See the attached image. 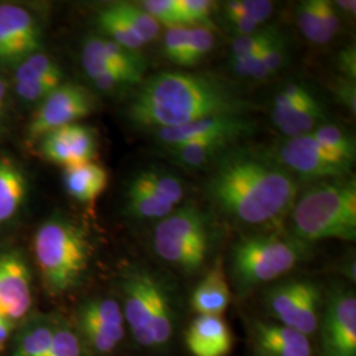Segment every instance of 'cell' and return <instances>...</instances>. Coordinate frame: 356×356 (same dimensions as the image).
I'll return each mask as SVG.
<instances>
[{"label": "cell", "mask_w": 356, "mask_h": 356, "mask_svg": "<svg viewBox=\"0 0 356 356\" xmlns=\"http://www.w3.org/2000/svg\"><path fill=\"white\" fill-rule=\"evenodd\" d=\"M235 143L238 141L225 138H213L191 141L172 148H164V151L173 163L193 170L213 165L223 153L234 147Z\"/></svg>", "instance_id": "cell-24"}, {"label": "cell", "mask_w": 356, "mask_h": 356, "mask_svg": "<svg viewBox=\"0 0 356 356\" xmlns=\"http://www.w3.org/2000/svg\"><path fill=\"white\" fill-rule=\"evenodd\" d=\"M33 250L40 275L51 296L73 291L89 270L94 247L89 234L76 220L53 216L35 234Z\"/></svg>", "instance_id": "cell-6"}, {"label": "cell", "mask_w": 356, "mask_h": 356, "mask_svg": "<svg viewBox=\"0 0 356 356\" xmlns=\"http://www.w3.org/2000/svg\"><path fill=\"white\" fill-rule=\"evenodd\" d=\"M337 69L341 73V76H346L348 79H356V49L354 45L346 47L344 49L338 53L337 60Z\"/></svg>", "instance_id": "cell-46"}, {"label": "cell", "mask_w": 356, "mask_h": 356, "mask_svg": "<svg viewBox=\"0 0 356 356\" xmlns=\"http://www.w3.org/2000/svg\"><path fill=\"white\" fill-rule=\"evenodd\" d=\"M331 91L337 99L351 114L356 113V85L355 81L346 76H337L330 86Z\"/></svg>", "instance_id": "cell-44"}, {"label": "cell", "mask_w": 356, "mask_h": 356, "mask_svg": "<svg viewBox=\"0 0 356 356\" xmlns=\"http://www.w3.org/2000/svg\"><path fill=\"white\" fill-rule=\"evenodd\" d=\"M122 312L136 344L164 354L177 334L176 298L168 281L151 268L129 266L120 277Z\"/></svg>", "instance_id": "cell-3"}, {"label": "cell", "mask_w": 356, "mask_h": 356, "mask_svg": "<svg viewBox=\"0 0 356 356\" xmlns=\"http://www.w3.org/2000/svg\"><path fill=\"white\" fill-rule=\"evenodd\" d=\"M115 13H118L131 29L138 35V38L145 44L152 42L160 35V24L153 19L149 13H145L139 4L129 1H116L110 4Z\"/></svg>", "instance_id": "cell-28"}, {"label": "cell", "mask_w": 356, "mask_h": 356, "mask_svg": "<svg viewBox=\"0 0 356 356\" xmlns=\"http://www.w3.org/2000/svg\"><path fill=\"white\" fill-rule=\"evenodd\" d=\"M231 302V289L220 259L207 270L191 293V307L197 316L222 317Z\"/></svg>", "instance_id": "cell-20"}, {"label": "cell", "mask_w": 356, "mask_h": 356, "mask_svg": "<svg viewBox=\"0 0 356 356\" xmlns=\"http://www.w3.org/2000/svg\"><path fill=\"white\" fill-rule=\"evenodd\" d=\"M321 356H356L355 291L337 282L323 294L319 319Z\"/></svg>", "instance_id": "cell-9"}, {"label": "cell", "mask_w": 356, "mask_h": 356, "mask_svg": "<svg viewBox=\"0 0 356 356\" xmlns=\"http://www.w3.org/2000/svg\"><path fill=\"white\" fill-rule=\"evenodd\" d=\"M139 6L145 13H149L160 26L168 28L188 26L178 6V0H145L139 3Z\"/></svg>", "instance_id": "cell-38"}, {"label": "cell", "mask_w": 356, "mask_h": 356, "mask_svg": "<svg viewBox=\"0 0 356 356\" xmlns=\"http://www.w3.org/2000/svg\"><path fill=\"white\" fill-rule=\"evenodd\" d=\"M124 207L128 216L138 220H161L169 216L176 206L169 204L156 193L147 191L129 181L124 191Z\"/></svg>", "instance_id": "cell-25"}, {"label": "cell", "mask_w": 356, "mask_h": 356, "mask_svg": "<svg viewBox=\"0 0 356 356\" xmlns=\"http://www.w3.org/2000/svg\"><path fill=\"white\" fill-rule=\"evenodd\" d=\"M319 144L350 163H355L356 144L354 138L339 126L326 123L310 134Z\"/></svg>", "instance_id": "cell-30"}, {"label": "cell", "mask_w": 356, "mask_h": 356, "mask_svg": "<svg viewBox=\"0 0 356 356\" xmlns=\"http://www.w3.org/2000/svg\"><path fill=\"white\" fill-rule=\"evenodd\" d=\"M323 294L317 281L291 279L266 289L263 304L273 322L313 338L318 331Z\"/></svg>", "instance_id": "cell-8"}, {"label": "cell", "mask_w": 356, "mask_h": 356, "mask_svg": "<svg viewBox=\"0 0 356 356\" xmlns=\"http://www.w3.org/2000/svg\"><path fill=\"white\" fill-rule=\"evenodd\" d=\"M317 7H318L319 19H321L323 33L327 38V41L330 42L341 28L339 15L335 10V7L332 6V1L329 0H317Z\"/></svg>", "instance_id": "cell-45"}, {"label": "cell", "mask_w": 356, "mask_h": 356, "mask_svg": "<svg viewBox=\"0 0 356 356\" xmlns=\"http://www.w3.org/2000/svg\"><path fill=\"white\" fill-rule=\"evenodd\" d=\"M64 83V72H56L48 76H40L31 81L17 82L16 94L17 97L28 103L42 102L51 91Z\"/></svg>", "instance_id": "cell-33"}, {"label": "cell", "mask_w": 356, "mask_h": 356, "mask_svg": "<svg viewBox=\"0 0 356 356\" xmlns=\"http://www.w3.org/2000/svg\"><path fill=\"white\" fill-rule=\"evenodd\" d=\"M60 70L63 69L51 57L38 51L17 64L16 72H15V82L17 83V82L31 81V79L48 76Z\"/></svg>", "instance_id": "cell-36"}, {"label": "cell", "mask_w": 356, "mask_h": 356, "mask_svg": "<svg viewBox=\"0 0 356 356\" xmlns=\"http://www.w3.org/2000/svg\"><path fill=\"white\" fill-rule=\"evenodd\" d=\"M129 181L139 185L147 191H153L161 198H164L169 204L178 207L185 198V185L181 178L173 173L159 169L148 168L138 172Z\"/></svg>", "instance_id": "cell-26"}, {"label": "cell", "mask_w": 356, "mask_h": 356, "mask_svg": "<svg viewBox=\"0 0 356 356\" xmlns=\"http://www.w3.org/2000/svg\"><path fill=\"white\" fill-rule=\"evenodd\" d=\"M144 81V72L131 69H111L91 79L94 86L103 92H110L115 90L124 89L140 85Z\"/></svg>", "instance_id": "cell-37"}, {"label": "cell", "mask_w": 356, "mask_h": 356, "mask_svg": "<svg viewBox=\"0 0 356 356\" xmlns=\"http://www.w3.org/2000/svg\"><path fill=\"white\" fill-rule=\"evenodd\" d=\"M257 124L250 116H220L201 119L178 127L152 131L153 138L164 148L177 147L191 141L225 138L239 141L252 136Z\"/></svg>", "instance_id": "cell-15"}, {"label": "cell", "mask_w": 356, "mask_h": 356, "mask_svg": "<svg viewBox=\"0 0 356 356\" xmlns=\"http://www.w3.org/2000/svg\"><path fill=\"white\" fill-rule=\"evenodd\" d=\"M185 344L191 356H229L234 335L223 317L197 316L185 331Z\"/></svg>", "instance_id": "cell-19"}, {"label": "cell", "mask_w": 356, "mask_h": 356, "mask_svg": "<svg viewBox=\"0 0 356 356\" xmlns=\"http://www.w3.org/2000/svg\"><path fill=\"white\" fill-rule=\"evenodd\" d=\"M98 147L97 131L79 123L57 128L38 140L40 154L51 164L64 168L94 161Z\"/></svg>", "instance_id": "cell-14"}, {"label": "cell", "mask_w": 356, "mask_h": 356, "mask_svg": "<svg viewBox=\"0 0 356 356\" xmlns=\"http://www.w3.org/2000/svg\"><path fill=\"white\" fill-rule=\"evenodd\" d=\"M300 181L270 151L232 147L213 164L204 193L216 210L243 226L279 229L291 214Z\"/></svg>", "instance_id": "cell-1"}, {"label": "cell", "mask_w": 356, "mask_h": 356, "mask_svg": "<svg viewBox=\"0 0 356 356\" xmlns=\"http://www.w3.org/2000/svg\"><path fill=\"white\" fill-rule=\"evenodd\" d=\"M0 316H3V317H7L6 316V312H4V309H3V306L0 305Z\"/></svg>", "instance_id": "cell-51"}, {"label": "cell", "mask_w": 356, "mask_h": 356, "mask_svg": "<svg viewBox=\"0 0 356 356\" xmlns=\"http://www.w3.org/2000/svg\"><path fill=\"white\" fill-rule=\"evenodd\" d=\"M312 248L313 245L279 229L245 235L229 251V280L244 297L305 263Z\"/></svg>", "instance_id": "cell-5"}, {"label": "cell", "mask_w": 356, "mask_h": 356, "mask_svg": "<svg viewBox=\"0 0 356 356\" xmlns=\"http://www.w3.org/2000/svg\"><path fill=\"white\" fill-rule=\"evenodd\" d=\"M40 48L36 17L22 6L0 4V65H17Z\"/></svg>", "instance_id": "cell-13"}, {"label": "cell", "mask_w": 356, "mask_h": 356, "mask_svg": "<svg viewBox=\"0 0 356 356\" xmlns=\"http://www.w3.org/2000/svg\"><path fill=\"white\" fill-rule=\"evenodd\" d=\"M272 154L298 181L319 182L351 176L353 163L331 152L310 134L285 139Z\"/></svg>", "instance_id": "cell-10"}, {"label": "cell", "mask_w": 356, "mask_h": 356, "mask_svg": "<svg viewBox=\"0 0 356 356\" xmlns=\"http://www.w3.org/2000/svg\"><path fill=\"white\" fill-rule=\"evenodd\" d=\"M0 305L7 318H24L32 305L31 273L19 254H0Z\"/></svg>", "instance_id": "cell-17"}, {"label": "cell", "mask_w": 356, "mask_h": 356, "mask_svg": "<svg viewBox=\"0 0 356 356\" xmlns=\"http://www.w3.org/2000/svg\"><path fill=\"white\" fill-rule=\"evenodd\" d=\"M47 356H85V346L72 326L64 322H56L51 348Z\"/></svg>", "instance_id": "cell-35"}, {"label": "cell", "mask_w": 356, "mask_h": 356, "mask_svg": "<svg viewBox=\"0 0 356 356\" xmlns=\"http://www.w3.org/2000/svg\"><path fill=\"white\" fill-rule=\"evenodd\" d=\"M178 6L189 26H202L211 31L214 3L210 0H178Z\"/></svg>", "instance_id": "cell-42"}, {"label": "cell", "mask_w": 356, "mask_h": 356, "mask_svg": "<svg viewBox=\"0 0 356 356\" xmlns=\"http://www.w3.org/2000/svg\"><path fill=\"white\" fill-rule=\"evenodd\" d=\"M213 247L211 220L195 202L178 206L159 220L153 231L154 254L186 275H194L206 266Z\"/></svg>", "instance_id": "cell-7"}, {"label": "cell", "mask_w": 356, "mask_h": 356, "mask_svg": "<svg viewBox=\"0 0 356 356\" xmlns=\"http://www.w3.org/2000/svg\"><path fill=\"white\" fill-rule=\"evenodd\" d=\"M297 26L301 33L313 44H327V38L323 33L319 19L317 0L301 1L297 7Z\"/></svg>", "instance_id": "cell-34"}, {"label": "cell", "mask_w": 356, "mask_h": 356, "mask_svg": "<svg viewBox=\"0 0 356 356\" xmlns=\"http://www.w3.org/2000/svg\"><path fill=\"white\" fill-rule=\"evenodd\" d=\"M288 54L286 40L281 35L267 49L261 51L254 60L252 74L250 78L254 81H266L275 76L285 64Z\"/></svg>", "instance_id": "cell-32"}, {"label": "cell", "mask_w": 356, "mask_h": 356, "mask_svg": "<svg viewBox=\"0 0 356 356\" xmlns=\"http://www.w3.org/2000/svg\"><path fill=\"white\" fill-rule=\"evenodd\" d=\"M222 10L243 15L257 26H261L272 16L275 3L268 0H229L223 4Z\"/></svg>", "instance_id": "cell-39"}, {"label": "cell", "mask_w": 356, "mask_h": 356, "mask_svg": "<svg viewBox=\"0 0 356 356\" xmlns=\"http://www.w3.org/2000/svg\"><path fill=\"white\" fill-rule=\"evenodd\" d=\"M81 64L90 79L111 69H131L145 73V61L139 51H128L110 38L91 36L86 38Z\"/></svg>", "instance_id": "cell-18"}, {"label": "cell", "mask_w": 356, "mask_h": 356, "mask_svg": "<svg viewBox=\"0 0 356 356\" xmlns=\"http://www.w3.org/2000/svg\"><path fill=\"white\" fill-rule=\"evenodd\" d=\"M95 97L76 83H63L42 101L28 126L29 141H38L57 128L74 124L95 110Z\"/></svg>", "instance_id": "cell-12"}, {"label": "cell", "mask_w": 356, "mask_h": 356, "mask_svg": "<svg viewBox=\"0 0 356 356\" xmlns=\"http://www.w3.org/2000/svg\"><path fill=\"white\" fill-rule=\"evenodd\" d=\"M257 106L211 73L161 72L143 81L128 102V120L140 129L178 127L201 119L248 116Z\"/></svg>", "instance_id": "cell-2"}, {"label": "cell", "mask_w": 356, "mask_h": 356, "mask_svg": "<svg viewBox=\"0 0 356 356\" xmlns=\"http://www.w3.org/2000/svg\"><path fill=\"white\" fill-rule=\"evenodd\" d=\"M272 122L286 139L309 135L327 123V114L322 103H310L300 107L272 108Z\"/></svg>", "instance_id": "cell-23"}, {"label": "cell", "mask_w": 356, "mask_h": 356, "mask_svg": "<svg viewBox=\"0 0 356 356\" xmlns=\"http://www.w3.org/2000/svg\"><path fill=\"white\" fill-rule=\"evenodd\" d=\"M216 47L214 33L202 26H191L189 47L185 57L184 67H191L200 64Z\"/></svg>", "instance_id": "cell-40"}, {"label": "cell", "mask_w": 356, "mask_h": 356, "mask_svg": "<svg viewBox=\"0 0 356 356\" xmlns=\"http://www.w3.org/2000/svg\"><path fill=\"white\" fill-rule=\"evenodd\" d=\"M289 216V234L306 244L327 239L355 242V177L316 182L297 197Z\"/></svg>", "instance_id": "cell-4"}, {"label": "cell", "mask_w": 356, "mask_h": 356, "mask_svg": "<svg viewBox=\"0 0 356 356\" xmlns=\"http://www.w3.org/2000/svg\"><path fill=\"white\" fill-rule=\"evenodd\" d=\"M56 321L41 318L29 322L15 342V356H47L51 348Z\"/></svg>", "instance_id": "cell-27"}, {"label": "cell", "mask_w": 356, "mask_h": 356, "mask_svg": "<svg viewBox=\"0 0 356 356\" xmlns=\"http://www.w3.org/2000/svg\"><path fill=\"white\" fill-rule=\"evenodd\" d=\"M223 16H225V20H226L227 26L238 35L236 38L251 35V33H254L256 31H259L261 28V26L254 23L252 20L244 17L243 15H239V13L223 11Z\"/></svg>", "instance_id": "cell-47"}, {"label": "cell", "mask_w": 356, "mask_h": 356, "mask_svg": "<svg viewBox=\"0 0 356 356\" xmlns=\"http://www.w3.org/2000/svg\"><path fill=\"white\" fill-rule=\"evenodd\" d=\"M13 330V321L0 316V350L4 347Z\"/></svg>", "instance_id": "cell-48"}, {"label": "cell", "mask_w": 356, "mask_h": 356, "mask_svg": "<svg viewBox=\"0 0 356 356\" xmlns=\"http://www.w3.org/2000/svg\"><path fill=\"white\" fill-rule=\"evenodd\" d=\"M28 195V178L11 157H0V226L10 223L20 213Z\"/></svg>", "instance_id": "cell-21"}, {"label": "cell", "mask_w": 356, "mask_h": 356, "mask_svg": "<svg viewBox=\"0 0 356 356\" xmlns=\"http://www.w3.org/2000/svg\"><path fill=\"white\" fill-rule=\"evenodd\" d=\"M7 91L8 85L3 76H0V123L6 113V103H7Z\"/></svg>", "instance_id": "cell-50"}, {"label": "cell", "mask_w": 356, "mask_h": 356, "mask_svg": "<svg viewBox=\"0 0 356 356\" xmlns=\"http://www.w3.org/2000/svg\"><path fill=\"white\" fill-rule=\"evenodd\" d=\"M318 99L313 92L302 83H288L275 95L272 108H288L300 107L310 103L317 102Z\"/></svg>", "instance_id": "cell-43"}, {"label": "cell", "mask_w": 356, "mask_h": 356, "mask_svg": "<svg viewBox=\"0 0 356 356\" xmlns=\"http://www.w3.org/2000/svg\"><path fill=\"white\" fill-rule=\"evenodd\" d=\"M64 189L69 197L82 204L97 201L108 185V173L98 163L67 166L63 172Z\"/></svg>", "instance_id": "cell-22"}, {"label": "cell", "mask_w": 356, "mask_h": 356, "mask_svg": "<svg viewBox=\"0 0 356 356\" xmlns=\"http://www.w3.org/2000/svg\"><path fill=\"white\" fill-rule=\"evenodd\" d=\"M332 6L335 7V10H341L347 15H355L356 13V1L355 0H337L332 3Z\"/></svg>", "instance_id": "cell-49"}, {"label": "cell", "mask_w": 356, "mask_h": 356, "mask_svg": "<svg viewBox=\"0 0 356 356\" xmlns=\"http://www.w3.org/2000/svg\"><path fill=\"white\" fill-rule=\"evenodd\" d=\"M191 26H176L166 29L164 35V51L169 61L184 66L189 47Z\"/></svg>", "instance_id": "cell-41"}, {"label": "cell", "mask_w": 356, "mask_h": 356, "mask_svg": "<svg viewBox=\"0 0 356 356\" xmlns=\"http://www.w3.org/2000/svg\"><path fill=\"white\" fill-rule=\"evenodd\" d=\"M76 332L97 356L114 354L126 335V321L120 302L111 297H92L76 312Z\"/></svg>", "instance_id": "cell-11"}, {"label": "cell", "mask_w": 356, "mask_h": 356, "mask_svg": "<svg viewBox=\"0 0 356 356\" xmlns=\"http://www.w3.org/2000/svg\"><path fill=\"white\" fill-rule=\"evenodd\" d=\"M280 36V29L277 26H270L260 28L251 35L235 38L231 44V58L257 56Z\"/></svg>", "instance_id": "cell-31"}, {"label": "cell", "mask_w": 356, "mask_h": 356, "mask_svg": "<svg viewBox=\"0 0 356 356\" xmlns=\"http://www.w3.org/2000/svg\"><path fill=\"white\" fill-rule=\"evenodd\" d=\"M254 356H316L312 338L273 321L250 322Z\"/></svg>", "instance_id": "cell-16"}, {"label": "cell", "mask_w": 356, "mask_h": 356, "mask_svg": "<svg viewBox=\"0 0 356 356\" xmlns=\"http://www.w3.org/2000/svg\"><path fill=\"white\" fill-rule=\"evenodd\" d=\"M98 24L106 33V38L128 51H139L144 47V42L110 4L98 13Z\"/></svg>", "instance_id": "cell-29"}]
</instances>
